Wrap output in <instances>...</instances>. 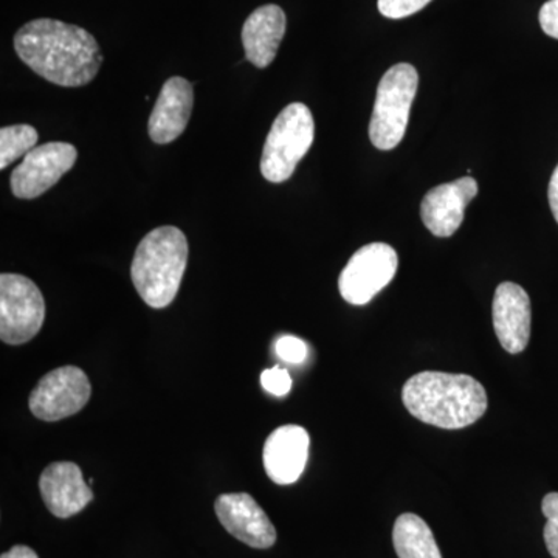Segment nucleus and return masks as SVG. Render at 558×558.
<instances>
[{
  "instance_id": "nucleus-6",
  "label": "nucleus",
  "mask_w": 558,
  "mask_h": 558,
  "mask_svg": "<svg viewBox=\"0 0 558 558\" xmlns=\"http://www.w3.org/2000/svg\"><path fill=\"white\" fill-rule=\"evenodd\" d=\"M46 319V301L38 286L24 275H0V339L27 343L38 336Z\"/></svg>"
},
{
  "instance_id": "nucleus-7",
  "label": "nucleus",
  "mask_w": 558,
  "mask_h": 558,
  "mask_svg": "<svg viewBox=\"0 0 558 558\" xmlns=\"http://www.w3.org/2000/svg\"><path fill=\"white\" fill-rule=\"evenodd\" d=\"M399 258L396 250L384 242H374L357 250L341 270L340 295L354 306H365L396 277Z\"/></svg>"
},
{
  "instance_id": "nucleus-23",
  "label": "nucleus",
  "mask_w": 558,
  "mask_h": 558,
  "mask_svg": "<svg viewBox=\"0 0 558 558\" xmlns=\"http://www.w3.org/2000/svg\"><path fill=\"white\" fill-rule=\"evenodd\" d=\"M539 25L550 38L558 39V0H548L539 10Z\"/></svg>"
},
{
  "instance_id": "nucleus-22",
  "label": "nucleus",
  "mask_w": 558,
  "mask_h": 558,
  "mask_svg": "<svg viewBox=\"0 0 558 558\" xmlns=\"http://www.w3.org/2000/svg\"><path fill=\"white\" fill-rule=\"evenodd\" d=\"M278 357L288 363H301L307 357V344L299 337L284 336L275 344Z\"/></svg>"
},
{
  "instance_id": "nucleus-14",
  "label": "nucleus",
  "mask_w": 558,
  "mask_h": 558,
  "mask_svg": "<svg viewBox=\"0 0 558 558\" xmlns=\"http://www.w3.org/2000/svg\"><path fill=\"white\" fill-rule=\"evenodd\" d=\"M531 300L515 282H501L494 299V328L509 354H520L531 339Z\"/></svg>"
},
{
  "instance_id": "nucleus-20",
  "label": "nucleus",
  "mask_w": 558,
  "mask_h": 558,
  "mask_svg": "<svg viewBox=\"0 0 558 558\" xmlns=\"http://www.w3.org/2000/svg\"><path fill=\"white\" fill-rule=\"evenodd\" d=\"M429 2L432 0H379L377 7L388 20H403L425 9Z\"/></svg>"
},
{
  "instance_id": "nucleus-10",
  "label": "nucleus",
  "mask_w": 558,
  "mask_h": 558,
  "mask_svg": "<svg viewBox=\"0 0 558 558\" xmlns=\"http://www.w3.org/2000/svg\"><path fill=\"white\" fill-rule=\"evenodd\" d=\"M215 510L226 531L250 548L269 549L277 542V529L248 494L220 495Z\"/></svg>"
},
{
  "instance_id": "nucleus-5",
  "label": "nucleus",
  "mask_w": 558,
  "mask_h": 558,
  "mask_svg": "<svg viewBox=\"0 0 558 558\" xmlns=\"http://www.w3.org/2000/svg\"><path fill=\"white\" fill-rule=\"evenodd\" d=\"M417 86V70L405 62L389 69L380 80L369 124V138L377 149L391 150L402 142Z\"/></svg>"
},
{
  "instance_id": "nucleus-1",
  "label": "nucleus",
  "mask_w": 558,
  "mask_h": 558,
  "mask_svg": "<svg viewBox=\"0 0 558 558\" xmlns=\"http://www.w3.org/2000/svg\"><path fill=\"white\" fill-rule=\"evenodd\" d=\"M14 50L33 72L61 87L86 86L102 64L89 32L54 20L27 22L14 36Z\"/></svg>"
},
{
  "instance_id": "nucleus-9",
  "label": "nucleus",
  "mask_w": 558,
  "mask_h": 558,
  "mask_svg": "<svg viewBox=\"0 0 558 558\" xmlns=\"http://www.w3.org/2000/svg\"><path fill=\"white\" fill-rule=\"evenodd\" d=\"M78 150L70 143L51 142L32 149L10 178L11 193L32 201L60 182L75 167Z\"/></svg>"
},
{
  "instance_id": "nucleus-17",
  "label": "nucleus",
  "mask_w": 558,
  "mask_h": 558,
  "mask_svg": "<svg viewBox=\"0 0 558 558\" xmlns=\"http://www.w3.org/2000/svg\"><path fill=\"white\" fill-rule=\"evenodd\" d=\"M392 543L399 558H442L432 529L416 513H403L396 520Z\"/></svg>"
},
{
  "instance_id": "nucleus-11",
  "label": "nucleus",
  "mask_w": 558,
  "mask_h": 558,
  "mask_svg": "<svg viewBox=\"0 0 558 558\" xmlns=\"http://www.w3.org/2000/svg\"><path fill=\"white\" fill-rule=\"evenodd\" d=\"M478 194V183L472 178H462L444 183L425 194L421 204L424 226L435 236L450 238L464 222L465 209Z\"/></svg>"
},
{
  "instance_id": "nucleus-16",
  "label": "nucleus",
  "mask_w": 558,
  "mask_h": 558,
  "mask_svg": "<svg viewBox=\"0 0 558 558\" xmlns=\"http://www.w3.org/2000/svg\"><path fill=\"white\" fill-rule=\"evenodd\" d=\"M286 13L278 5H263L253 11L242 27L245 58L259 69L269 68L286 33Z\"/></svg>"
},
{
  "instance_id": "nucleus-8",
  "label": "nucleus",
  "mask_w": 558,
  "mask_h": 558,
  "mask_svg": "<svg viewBox=\"0 0 558 558\" xmlns=\"http://www.w3.org/2000/svg\"><path fill=\"white\" fill-rule=\"evenodd\" d=\"M90 381L76 366L50 371L33 389L28 405L40 421H61L80 413L89 402Z\"/></svg>"
},
{
  "instance_id": "nucleus-2",
  "label": "nucleus",
  "mask_w": 558,
  "mask_h": 558,
  "mask_svg": "<svg viewBox=\"0 0 558 558\" xmlns=\"http://www.w3.org/2000/svg\"><path fill=\"white\" fill-rule=\"evenodd\" d=\"M403 405L424 424L459 429L475 424L487 410V392L468 374L424 371L402 389Z\"/></svg>"
},
{
  "instance_id": "nucleus-12",
  "label": "nucleus",
  "mask_w": 558,
  "mask_h": 558,
  "mask_svg": "<svg viewBox=\"0 0 558 558\" xmlns=\"http://www.w3.org/2000/svg\"><path fill=\"white\" fill-rule=\"evenodd\" d=\"M310 433L300 425H282L264 444L263 461L267 475L279 484L296 483L310 457Z\"/></svg>"
},
{
  "instance_id": "nucleus-15",
  "label": "nucleus",
  "mask_w": 558,
  "mask_h": 558,
  "mask_svg": "<svg viewBox=\"0 0 558 558\" xmlns=\"http://www.w3.org/2000/svg\"><path fill=\"white\" fill-rule=\"evenodd\" d=\"M193 106V84L182 76L168 80L149 117L150 140L157 145H168L178 140L189 126Z\"/></svg>"
},
{
  "instance_id": "nucleus-25",
  "label": "nucleus",
  "mask_w": 558,
  "mask_h": 558,
  "mask_svg": "<svg viewBox=\"0 0 558 558\" xmlns=\"http://www.w3.org/2000/svg\"><path fill=\"white\" fill-rule=\"evenodd\" d=\"M0 558H39L38 554L35 553L32 548L24 545L13 546L9 550V553H3Z\"/></svg>"
},
{
  "instance_id": "nucleus-19",
  "label": "nucleus",
  "mask_w": 558,
  "mask_h": 558,
  "mask_svg": "<svg viewBox=\"0 0 558 558\" xmlns=\"http://www.w3.org/2000/svg\"><path fill=\"white\" fill-rule=\"evenodd\" d=\"M543 515L546 517L548 523L545 526V542L548 546L550 556L558 558V494L546 495L542 505Z\"/></svg>"
},
{
  "instance_id": "nucleus-21",
  "label": "nucleus",
  "mask_w": 558,
  "mask_h": 558,
  "mask_svg": "<svg viewBox=\"0 0 558 558\" xmlns=\"http://www.w3.org/2000/svg\"><path fill=\"white\" fill-rule=\"evenodd\" d=\"M260 385L270 395L282 398V396L289 395L290 389H292V377H290L288 369L275 366V368L263 371Z\"/></svg>"
},
{
  "instance_id": "nucleus-13",
  "label": "nucleus",
  "mask_w": 558,
  "mask_h": 558,
  "mask_svg": "<svg viewBox=\"0 0 558 558\" xmlns=\"http://www.w3.org/2000/svg\"><path fill=\"white\" fill-rule=\"evenodd\" d=\"M39 488L47 509L58 519L76 515L94 499V492L75 462L50 464L40 475Z\"/></svg>"
},
{
  "instance_id": "nucleus-3",
  "label": "nucleus",
  "mask_w": 558,
  "mask_h": 558,
  "mask_svg": "<svg viewBox=\"0 0 558 558\" xmlns=\"http://www.w3.org/2000/svg\"><path fill=\"white\" fill-rule=\"evenodd\" d=\"M189 264V241L178 227L150 231L135 250L131 278L140 299L153 310L170 306Z\"/></svg>"
},
{
  "instance_id": "nucleus-24",
  "label": "nucleus",
  "mask_w": 558,
  "mask_h": 558,
  "mask_svg": "<svg viewBox=\"0 0 558 558\" xmlns=\"http://www.w3.org/2000/svg\"><path fill=\"white\" fill-rule=\"evenodd\" d=\"M548 197L550 211H553L554 218H556L558 223V167L554 171L553 178H550Z\"/></svg>"
},
{
  "instance_id": "nucleus-4",
  "label": "nucleus",
  "mask_w": 558,
  "mask_h": 558,
  "mask_svg": "<svg viewBox=\"0 0 558 558\" xmlns=\"http://www.w3.org/2000/svg\"><path fill=\"white\" fill-rule=\"evenodd\" d=\"M314 138V117L306 105L292 102L282 109L264 145L260 174L271 183L292 178L296 165L310 153Z\"/></svg>"
},
{
  "instance_id": "nucleus-18",
  "label": "nucleus",
  "mask_w": 558,
  "mask_h": 558,
  "mask_svg": "<svg viewBox=\"0 0 558 558\" xmlns=\"http://www.w3.org/2000/svg\"><path fill=\"white\" fill-rule=\"evenodd\" d=\"M38 131L31 124H13L0 130V168L7 170L13 161L27 156L38 143Z\"/></svg>"
}]
</instances>
